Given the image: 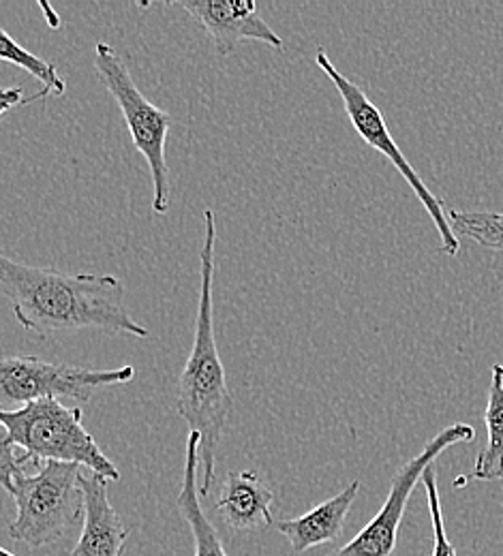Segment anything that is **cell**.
I'll list each match as a JSON object with an SVG mask.
<instances>
[{
  "label": "cell",
  "mask_w": 503,
  "mask_h": 556,
  "mask_svg": "<svg viewBox=\"0 0 503 556\" xmlns=\"http://www.w3.org/2000/svg\"><path fill=\"white\" fill-rule=\"evenodd\" d=\"M136 379L131 364L121 368H84L46 362L35 355L4 357L0 364V388L7 401L35 403L43 399L88 405L97 390L125 386Z\"/></svg>",
  "instance_id": "obj_7"
},
{
  "label": "cell",
  "mask_w": 503,
  "mask_h": 556,
  "mask_svg": "<svg viewBox=\"0 0 503 556\" xmlns=\"http://www.w3.org/2000/svg\"><path fill=\"white\" fill-rule=\"evenodd\" d=\"M81 490L86 498L81 535L72 556H125L129 529L112 507L105 478L88 471L81 473Z\"/></svg>",
  "instance_id": "obj_10"
},
{
  "label": "cell",
  "mask_w": 503,
  "mask_h": 556,
  "mask_svg": "<svg viewBox=\"0 0 503 556\" xmlns=\"http://www.w3.org/2000/svg\"><path fill=\"white\" fill-rule=\"evenodd\" d=\"M172 4L187 11L211 35L216 54L223 59L242 41H257L277 50L286 46L253 0H176Z\"/></svg>",
  "instance_id": "obj_9"
},
{
  "label": "cell",
  "mask_w": 503,
  "mask_h": 556,
  "mask_svg": "<svg viewBox=\"0 0 503 556\" xmlns=\"http://www.w3.org/2000/svg\"><path fill=\"white\" fill-rule=\"evenodd\" d=\"M0 289L17 324L41 339L79 330L150 339V332L127 311L121 280L110 275H70L56 268L20 264L2 255Z\"/></svg>",
  "instance_id": "obj_1"
},
{
  "label": "cell",
  "mask_w": 503,
  "mask_h": 556,
  "mask_svg": "<svg viewBox=\"0 0 503 556\" xmlns=\"http://www.w3.org/2000/svg\"><path fill=\"white\" fill-rule=\"evenodd\" d=\"M41 9H43V11H46V13H48V24H50V26H54V28H56V26H59V20H56V13H54V11H52V9H50V7H48V4H46V2H41Z\"/></svg>",
  "instance_id": "obj_20"
},
{
  "label": "cell",
  "mask_w": 503,
  "mask_h": 556,
  "mask_svg": "<svg viewBox=\"0 0 503 556\" xmlns=\"http://www.w3.org/2000/svg\"><path fill=\"white\" fill-rule=\"evenodd\" d=\"M0 556H13V555H9V553H7V551H0Z\"/></svg>",
  "instance_id": "obj_21"
},
{
  "label": "cell",
  "mask_w": 503,
  "mask_h": 556,
  "mask_svg": "<svg viewBox=\"0 0 503 556\" xmlns=\"http://www.w3.org/2000/svg\"><path fill=\"white\" fill-rule=\"evenodd\" d=\"M95 71L99 81L118 103L134 139V146L148 163L154 189L152 210L156 214H165L172 200L165 143L174 118L172 114H167L165 110L156 108L152 101L146 99L125 61L116 54L112 46L103 41L95 46Z\"/></svg>",
  "instance_id": "obj_5"
},
{
  "label": "cell",
  "mask_w": 503,
  "mask_h": 556,
  "mask_svg": "<svg viewBox=\"0 0 503 556\" xmlns=\"http://www.w3.org/2000/svg\"><path fill=\"white\" fill-rule=\"evenodd\" d=\"M81 473L77 465L50 460L35 476L13 478L4 486L15 501L9 538L30 548H43L77 529L86 511Z\"/></svg>",
  "instance_id": "obj_4"
},
{
  "label": "cell",
  "mask_w": 503,
  "mask_h": 556,
  "mask_svg": "<svg viewBox=\"0 0 503 556\" xmlns=\"http://www.w3.org/2000/svg\"><path fill=\"white\" fill-rule=\"evenodd\" d=\"M26 105V97L20 88H4L0 94V114H7L11 108Z\"/></svg>",
  "instance_id": "obj_19"
},
{
  "label": "cell",
  "mask_w": 503,
  "mask_h": 556,
  "mask_svg": "<svg viewBox=\"0 0 503 556\" xmlns=\"http://www.w3.org/2000/svg\"><path fill=\"white\" fill-rule=\"evenodd\" d=\"M423 484L427 490V498H429V511H431L432 522V555L431 556H456V551L445 533V522H443V514H441V501H439V488H437V473L435 467H431L425 478Z\"/></svg>",
  "instance_id": "obj_17"
},
{
  "label": "cell",
  "mask_w": 503,
  "mask_h": 556,
  "mask_svg": "<svg viewBox=\"0 0 503 556\" xmlns=\"http://www.w3.org/2000/svg\"><path fill=\"white\" fill-rule=\"evenodd\" d=\"M0 59L4 63H11L20 70L30 73L35 79L41 81V90L26 97V105L28 103H35L39 99H48L50 94L54 97H63L67 92V84L65 79L59 75L56 67L39 56H35L33 52H28L26 48H22L17 41L11 39V35L7 30H0Z\"/></svg>",
  "instance_id": "obj_15"
},
{
  "label": "cell",
  "mask_w": 503,
  "mask_h": 556,
  "mask_svg": "<svg viewBox=\"0 0 503 556\" xmlns=\"http://www.w3.org/2000/svg\"><path fill=\"white\" fill-rule=\"evenodd\" d=\"M315 63L319 70L326 73V77L335 84L337 92L341 94L348 118L360 139L392 163V167L405 178V182L412 187V191L416 193L420 204L429 212V216L439 231V238H441V253H445L448 257H456L461 251V240L452 229L445 204L432 193L431 189L425 185V180L418 176V172L412 167V163L407 161V156L403 154V150L392 138L379 108L366 97V92L360 88L359 84H354L350 77H345L332 65L326 48H317Z\"/></svg>",
  "instance_id": "obj_6"
},
{
  "label": "cell",
  "mask_w": 503,
  "mask_h": 556,
  "mask_svg": "<svg viewBox=\"0 0 503 556\" xmlns=\"http://www.w3.org/2000/svg\"><path fill=\"white\" fill-rule=\"evenodd\" d=\"M30 463L22 454L17 456V450L2 439V454H0V482H2V486H7L13 478L24 476V469Z\"/></svg>",
  "instance_id": "obj_18"
},
{
  "label": "cell",
  "mask_w": 503,
  "mask_h": 556,
  "mask_svg": "<svg viewBox=\"0 0 503 556\" xmlns=\"http://www.w3.org/2000/svg\"><path fill=\"white\" fill-rule=\"evenodd\" d=\"M487 424V445L480 450L474 471L469 476L456 478L454 486H465L467 482H495L503 480V366L491 368L489 403L485 412Z\"/></svg>",
  "instance_id": "obj_14"
},
{
  "label": "cell",
  "mask_w": 503,
  "mask_h": 556,
  "mask_svg": "<svg viewBox=\"0 0 503 556\" xmlns=\"http://www.w3.org/2000/svg\"><path fill=\"white\" fill-rule=\"evenodd\" d=\"M200 445L202 437L198 432H189L187 437V452H185V469H183V484L178 492V511L185 518L191 535H193V546L196 555L193 556H227L221 535L211 522V518L202 509L200 501V469H202V458H200Z\"/></svg>",
  "instance_id": "obj_13"
},
{
  "label": "cell",
  "mask_w": 503,
  "mask_h": 556,
  "mask_svg": "<svg viewBox=\"0 0 503 556\" xmlns=\"http://www.w3.org/2000/svg\"><path fill=\"white\" fill-rule=\"evenodd\" d=\"M204 244L200 255V298L196 315L193 348L187 364L178 377L176 412L187 421L191 432L202 437V480L200 494L209 496L216 476V450L225 432L227 419L234 407L231 392L223 359L216 348L215 306H213V280H215L216 216L215 210L204 212Z\"/></svg>",
  "instance_id": "obj_2"
},
{
  "label": "cell",
  "mask_w": 503,
  "mask_h": 556,
  "mask_svg": "<svg viewBox=\"0 0 503 556\" xmlns=\"http://www.w3.org/2000/svg\"><path fill=\"white\" fill-rule=\"evenodd\" d=\"M275 492L251 471L227 473L216 496V511L231 531L273 527Z\"/></svg>",
  "instance_id": "obj_12"
},
{
  "label": "cell",
  "mask_w": 503,
  "mask_h": 556,
  "mask_svg": "<svg viewBox=\"0 0 503 556\" xmlns=\"http://www.w3.org/2000/svg\"><path fill=\"white\" fill-rule=\"evenodd\" d=\"M360 480L350 482L339 494L309 509L300 518L275 520L273 529L281 533L293 553H306L311 548L332 544L341 538L354 501L359 498Z\"/></svg>",
  "instance_id": "obj_11"
},
{
  "label": "cell",
  "mask_w": 503,
  "mask_h": 556,
  "mask_svg": "<svg viewBox=\"0 0 503 556\" xmlns=\"http://www.w3.org/2000/svg\"><path fill=\"white\" fill-rule=\"evenodd\" d=\"M456 236L469 238L476 244L503 253V212L487 210H448Z\"/></svg>",
  "instance_id": "obj_16"
},
{
  "label": "cell",
  "mask_w": 503,
  "mask_h": 556,
  "mask_svg": "<svg viewBox=\"0 0 503 556\" xmlns=\"http://www.w3.org/2000/svg\"><path fill=\"white\" fill-rule=\"evenodd\" d=\"M476 439V430L469 424H452L439 430L425 450L407 460L392 478L388 496L375 518L360 531L354 540H350L343 548L335 551L328 556H392L399 544V529L407 509V503L423 482L425 473L432 467V463L452 445L469 443Z\"/></svg>",
  "instance_id": "obj_8"
},
{
  "label": "cell",
  "mask_w": 503,
  "mask_h": 556,
  "mask_svg": "<svg viewBox=\"0 0 503 556\" xmlns=\"http://www.w3.org/2000/svg\"><path fill=\"white\" fill-rule=\"evenodd\" d=\"M4 441L37 469L43 463H67L118 482L121 471L101 452L95 437L86 430L81 409H70L61 401L43 399L26 403L15 412H2Z\"/></svg>",
  "instance_id": "obj_3"
}]
</instances>
